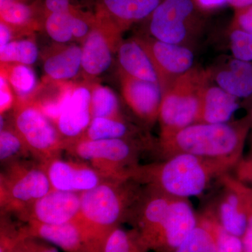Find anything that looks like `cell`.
I'll return each mask as SVG.
<instances>
[{"label": "cell", "mask_w": 252, "mask_h": 252, "mask_svg": "<svg viewBox=\"0 0 252 252\" xmlns=\"http://www.w3.org/2000/svg\"><path fill=\"white\" fill-rule=\"evenodd\" d=\"M238 162L179 154L162 161L139 164L130 178L170 196L189 199L201 195L212 181L230 173Z\"/></svg>", "instance_id": "1"}, {"label": "cell", "mask_w": 252, "mask_h": 252, "mask_svg": "<svg viewBox=\"0 0 252 252\" xmlns=\"http://www.w3.org/2000/svg\"><path fill=\"white\" fill-rule=\"evenodd\" d=\"M144 187L132 180H106L95 188L81 193L80 225L94 252H102L109 233L128 221Z\"/></svg>", "instance_id": "2"}, {"label": "cell", "mask_w": 252, "mask_h": 252, "mask_svg": "<svg viewBox=\"0 0 252 252\" xmlns=\"http://www.w3.org/2000/svg\"><path fill=\"white\" fill-rule=\"evenodd\" d=\"M252 127L244 117L225 124L195 123L155 144L162 159L179 154L205 158L232 160L243 157L245 142Z\"/></svg>", "instance_id": "3"}, {"label": "cell", "mask_w": 252, "mask_h": 252, "mask_svg": "<svg viewBox=\"0 0 252 252\" xmlns=\"http://www.w3.org/2000/svg\"><path fill=\"white\" fill-rule=\"evenodd\" d=\"M153 146L147 139L77 140L67 144L64 152L90 164L107 180H127L140 163L141 154Z\"/></svg>", "instance_id": "4"}, {"label": "cell", "mask_w": 252, "mask_h": 252, "mask_svg": "<svg viewBox=\"0 0 252 252\" xmlns=\"http://www.w3.org/2000/svg\"><path fill=\"white\" fill-rule=\"evenodd\" d=\"M211 81L208 68L195 65L162 93L158 119V140L166 139L196 123L202 94Z\"/></svg>", "instance_id": "5"}, {"label": "cell", "mask_w": 252, "mask_h": 252, "mask_svg": "<svg viewBox=\"0 0 252 252\" xmlns=\"http://www.w3.org/2000/svg\"><path fill=\"white\" fill-rule=\"evenodd\" d=\"M52 190L40 162L27 159L3 165L0 174L1 215H15L18 220L36 200Z\"/></svg>", "instance_id": "6"}, {"label": "cell", "mask_w": 252, "mask_h": 252, "mask_svg": "<svg viewBox=\"0 0 252 252\" xmlns=\"http://www.w3.org/2000/svg\"><path fill=\"white\" fill-rule=\"evenodd\" d=\"M143 23L144 34L191 48L203 33L205 18L194 0H162Z\"/></svg>", "instance_id": "7"}, {"label": "cell", "mask_w": 252, "mask_h": 252, "mask_svg": "<svg viewBox=\"0 0 252 252\" xmlns=\"http://www.w3.org/2000/svg\"><path fill=\"white\" fill-rule=\"evenodd\" d=\"M11 124L31 157L41 163L61 157L66 142L54 122L31 100L16 101Z\"/></svg>", "instance_id": "8"}, {"label": "cell", "mask_w": 252, "mask_h": 252, "mask_svg": "<svg viewBox=\"0 0 252 252\" xmlns=\"http://www.w3.org/2000/svg\"><path fill=\"white\" fill-rule=\"evenodd\" d=\"M122 34L112 25L96 17L81 46V73L87 81L92 82L110 67L113 55L117 54L122 42Z\"/></svg>", "instance_id": "9"}, {"label": "cell", "mask_w": 252, "mask_h": 252, "mask_svg": "<svg viewBox=\"0 0 252 252\" xmlns=\"http://www.w3.org/2000/svg\"><path fill=\"white\" fill-rule=\"evenodd\" d=\"M153 63L162 93L195 66L191 48L169 44L141 33L135 36Z\"/></svg>", "instance_id": "10"}, {"label": "cell", "mask_w": 252, "mask_h": 252, "mask_svg": "<svg viewBox=\"0 0 252 252\" xmlns=\"http://www.w3.org/2000/svg\"><path fill=\"white\" fill-rule=\"evenodd\" d=\"M41 164L53 190L82 193L109 180L90 164L77 158L64 160L60 157Z\"/></svg>", "instance_id": "11"}, {"label": "cell", "mask_w": 252, "mask_h": 252, "mask_svg": "<svg viewBox=\"0 0 252 252\" xmlns=\"http://www.w3.org/2000/svg\"><path fill=\"white\" fill-rule=\"evenodd\" d=\"M198 215L188 198H172L168 213L150 246L157 252H174L188 238Z\"/></svg>", "instance_id": "12"}, {"label": "cell", "mask_w": 252, "mask_h": 252, "mask_svg": "<svg viewBox=\"0 0 252 252\" xmlns=\"http://www.w3.org/2000/svg\"><path fill=\"white\" fill-rule=\"evenodd\" d=\"M81 207V193L51 190L19 219L24 223L61 225L77 220Z\"/></svg>", "instance_id": "13"}, {"label": "cell", "mask_w": 252, "mask_h": 252, "mask_svg": "<svg viewBox=\"0 0 252 252\" xmlns=\"http://www.w3.org/2000/svg\"><path fill=\"white\" fill-rule=\"evenodd\" d=\"M89 84H74L72 93L54 123L66 145L79 139L92 120Z\"/></svg>", "instance_id": "14"}, {"label": "cell", "mask_w": 252, "mask_h": 252, "mask_svg": "<svg viewBox=\"0 0 252 252\" xmlns=\"http://www.w3.org/2000/svg\"><path fill=\"white\" fill-rule=\"evenodd\" d=\"M121 89L126 103L146 126L154 125L158 119L162 99L159 84L129 77L119 71Z\"/></svg>", "instance_id": "15"}, {"label": "cell", "mask_w": 252, "mask_h": 252, "mask_svg": "<svg viewBox=\"0 0 252 252\" xmlns=\"http://www.w3.org/2000/svg\"><path fill=\"white\" fill-rule=\"evenodd\" d=\"M162 0H94L96 17L112 25L122 33L143 23Z\"/></svg>", "instance_id": "16"}, {"label": "cell", "mask_w": 252, "mask_h": 252, "mask_svg": "<svg viewBox=\"0 0 252 252\" xmlns=\"http://www.w3.org/2000/svg\"><path fill=\"white\" fill-rule=\"evenodd\" d=\"M208 69L212 81L230 94L243 99L252 96V61L224 56Z\"/></svg>", "instance_id": "17"}, {"label": "cell", "mask_w": 252, "mask_h": 252, "mask_svg": "<svg viewBox=\"0 0 252 252\" xmlns=\"http://www.w3.org/2000/svg\"><path fill=\"white\" fill-rule=\"evenodd\" d=\"M28 236L52 244L64 252H95L84 230L76 220L61 225L25 223Z\"/></svg>", "instance_id": "18"}, {"label": "cell", "mask_w": 252, "mask_h": 252, "mask_svg": "<svg viewBox=\"0 0 252 252\" xmlns=\"http://www.w3.org/2000/svg\"><path fill=\"white\" fill-rule=\"evenodd\" d=\"M240 107L241 102L238 97L212 79L202 94L196 123L225 124L231 122L232 117Z\"/></svg>", "instance_id": "19"}, {"label": "cell", "mask_w": 252, "mask_h": 252, "mask_svg": "<svg viewBox=\"0 0 252 252\" xmlns=\"http://www.w3.org/2000/svg\"><path fill=\"white\" fill-rule=\"evenodd\" d=\"M81 46L58 44L44 58V81L69 82L81 72Z\"/></svg>", "instance_id": "20"}, {"label": "cell", "mask_w": 252, "mask_h": 252, "mask_svg": "<svg viewBox=\"0 0 252 252\" xmlns=\"http://www.w3.org/2000/svg\"><path fill=\"white\" fill-rule=\"evenodd\" d=\"M117 54L119 71L135 79L159 84L153 63L135 37L122 40Z\"/></svg>", "instance_id": "21"}, {"label": "cell", "mask_w": 252, "mask_h": 252, "mask_svg": "<svg viewBox=\"0 0 252 252\" xmlns=\"http://www.w3.org/2000/svg\"><path fill=\"white\" fill-rule=\"evenodd\" d=\"M223 192L219 198L217 207H212L217 220L228 233L243 238L248 228V217L243 199L238 192L229 186L220 182Z\"/></svg>", "instance_id": "22"}, {"label": "cell", "mask_w": 252, "mask_h": 252, "mask_svg": "<svg viewBox=\"0 0 252 252\" xmlns=\"http://www.w3.org/2000/svg\"><path fill=\"white\" fill-rule=\"evenodd\" d=\"M0 22L11 28L15 34H31L43 23L37 0L31 4L18 1L0 5Z\"/></svg>", "instance_id": "23"}, {"label": "cell", "mask_w": 252, "mask_h": 252, "mask_svg": "<svg viewBox=\"0 0 252 252\" xmlns=\"http://www.w3.org/2000/svg\"><path fill=\"white\" fill-rule=\"evenodd\" d=\"M111 139L146 138L142 137L138 127L132 125L125 119L94 118L91 120L90 125L84 133L77 140H99Z\"/></svg>", "instance_id": "24"}, {"label": "cell", "mask_w": 252, "mask_h": 252, "mask_svg": "<svg viewBox=\"0 0 252 252\" xmlns=\"http://www.w3.org/2000/svg\"><path fill=\"white\" fill-rule=\"evenodd\" d=\"M215 221L212 208L198 215L193 231L174 252H217Z\"/></svg>", "instance_id": "25"}, {"label": "cell", "mask_w": 252, "mask_h": 252, "mask_svg": "<svg viewBox=\"0 0 252 252\" xmlns=\"http://www.w3.org/2000/svg\"><path fill=\"white\" fill-rule=\"evenodd\" d=\"M1 72L6 75L11 89L16 94V101L29 100L37 89L36 74L31 66L18 63H1Z\"/></svg>", "instance_id": "26"}, {"label": "cell", "mask_w": 252, "mask_h": 252, "mask_svg": "<svg viewBox=\"0 0 252 252\" xmlns=\"http://www.w3.org/2000/svg\"><path fill=\"white\" fill-rule=\"evenodd\" d=\"M91 112L94 118L125 119L121 112L117 94L107 86L90 82Z\"/></svg>", "instance_id": "27"}, {"label": "cell", "mask_w": 252, "mask_h": 252, "mask_svg": "<svg viewBox=\"0 0 252 252\" xmlns=\"http://www.w3.org/2000/svg\"><path fill=\"white\" fill-rule=\"evenodd\" d=\"M29 157H31V154L21 136L18 135L11 122L10 124L5 122L4 118L1 116L0 162L1 165L26 159Z\"/></svg>", "instance_id": "28"}, {"label": "cell", "mask_w": 252, "mask_h": 252, "mask_svg": "<svg viewBox=\"0 0 252 252\" xmlns=\"http://www.w3.org/2000/svg\"><path fill=\"white\" fill-rule=\"evenodd\" d=\"M150 251L138 232L118 226L106 239L102 252H148Z\"/></svg>", "instance_id": "29"}, {"label": "cell", "mask_w": 252, "mask_h": 252, "mask_svg": "<svg viewBox=\"0 0 252 252\" xmlns=\"http://www.w3.org/2000/svg\"><path fill=\"white\" fill-rule=\"evenodd\" d=\"M39 50L31 38L14 39L0 51V61L3 64L18 63L31 66L36 62Z\"/></svg>", "instance_id": "30"}, {"label": "cell", "mask_w": 252, "mask_h": 252, "mask_svg": "<svg viewBox=\"0 0 252 252\" xmlns=\"http://www.w3.org/2000/svg\"><path fill=\"white\" fill-rule=\"evenodd\" d=\"M74 10L68 12L50 14L43 19L42 25L46 33L57 44H69L74 40L73 11Z\"/></svg>", "instance_id": "31"}, {"label": "cell", "mask_w": 252, "mask_h": 252, "mask_svg": "<svg viewBox=\"0 0 252 252\" xmlns=\"http://www.w3.org/2000/svg\"><path fill=\"white\" fill-rule=\"evenodd\" d=\"M228 34L232 56L241 61H252V34L228 28Z\"/></svg>", "instance_id": "32"}, {"label": "cell", "mask_w": 252, "mask_h": 252, "mask_svg": "<svg viewBox=\"0 0 252 252\" xmlns=\"http://www.w3.org/2000/svg\"><path fill=\"white\" fill-rule=\"evenodd\" d=\"M220 180V182L229 186L236 190L243 199L248 217V225L246 230L252 233V187L237 180L234 176L230 173L222 176Z\"/></svg>", "instance_id": "33"}, {"label": "cell", "mask_w": 252, "mask_h": 252, "mask_svg": "<svg viewBox=\"0 0 252 252\" xmlns=\"http://www.w3.org/2000/svg\"><path fill=\"white\" fill-rule=\"evenodd\" d=\"M215 236L217 252H244L242 238L226 231L217 218L215 221Z\"/></svg>", "instance_id": "34"}, {"label": "cell", "mask_w": 252, "mask_h": 252, "mask_svg": "<svg viewBox=\"0 0 252 252\" xmlns=\"http://www.w3.org/2000/svg\"><path fill=\"white\" fill-rule=\"evenodd\" d=\"M37 3L43 19L50 14L68 12L80 8L73 3V0H37Z\"/></svg>", "instance_id": "35"}, {"label": "cell", "mask_w": 252, "mask_h": 252, "mask_svg": "<svg viewBox=\"0 0 252 252\" xmlns=\"http://www.w3.org/2000/svg\"><path fill=\"white\" fill-rule=\"evenodd\" d=\"M228 28L252 34V5L235 9L233 19Z\"/></svg>", "instance_id": "36"}, {"label": "cell", "mask_w": 252, "mask_h": 252, "mask_svg": "<svg viewBox=\"0 0 252 252\" xmlns=\"http://www.w3.org/2000/svg\"><path fill=\"white\" fill-rule=\"evenodd\" d=\"M6 75L1 72V75H0V113L1 115H4L5 113L14 108L16 104V99H15Z\"/></svg>", "instance_id": "37"}, {"label": "cell", "mask_w": 252, "mask_h": 252, "mask_svg": "<svg viewBox=\"0 0 252 252\" xmlns=\"http://www.w3.org/2000/svg\"><path fill=\"white\" fill-rule=\"evenodd\" d=\"M233 170L237 180L252 187V149L247 157L240 159Z\"/></svg>", "instance_id": "38"}, {"label": "cell", "mask_w": 252, "mask_h": 252, "mask_svg": "<svg viewBox=\"0 0 252 252\" xmlns=\"http://www.w3.org/2000/svg\"><path fill=\"white\" fill-rule=\"evenodd\" d=\"M24 243L27 252H59L52 244L35 237H27Z\"/></svg>", "instance_id": "39"}, {"label": "cell", "mask_w": 252, "mask_h": 252, "mask_svg": "<svg viewBox=\"0 0 252 252\" xmlns=\"http://www.w3.org/2000/svg\"><path fill=\"white\" fill-rule=\"evenodd\" d=\"M199 8L205 11H214L228 4V0H194Z\"/></svg>", "instance_id": "40"}, {"label": "cell", "mask_w": 252, "mask_h": 252, "mask_svg": "<svg viewBox=\"0 0 252 252\" xmlns=\"http://www.w3.org/2000/svg\"><path fill=\"white\" fill-rule=\"evenodd\" d=\"M15 35L14 32L11 28L4 23L0 22V51L6 47L13 41Z\"/></svg>", "instance_id": "41"}, {"label": "cell", "mask_w": 252, "mask_h": 252, "mask_svg": "<svg viewBox=\"0 0 252 252\" xmlns=\"http://www.w3.org/2000/svg\"><path fill=\"white\" fill-rule=\"evenodd\" d=\"M241 107L246 110L247 114L245 117L250 123L252 129V96L248 98L244 99L241 102Z\"/></svg>", "instance_id": "42"}, {"label": "cell", "mask_w": 252, "mask_h": 252, "mask_svg": "<svg viewBox=\"0 0 252 252\" xmlns=\"http://www.w3.org/2000/svg\"><path fill=\"white\" fill-rule=\"evenodd\" d=\"M228 4L234 10L241 9L252 5V0H228Z\"/></svg>", "instance_id": "43"}, {"label": "cell", "mask_w": 252, "mask_h": 252, "mask_svg": "<svg viewBox=\"0 0 252 252\" xmlns=\"http://www.w3.org/2000/svg\"><path fill=\"white\" fill-rule=\"evenodd\" d=\"M26 239V238H25ZM24 240H23L22 242L19 243V245L16 247V249L14 250L13 252H27V250H26V245H25Z\"/></svg>", "instance_id": "44"}, {"label": "cell", "mask_w": 252, "mask_h": 252, "mask_svg": "<svg viewBox=\"0 0 252 252\" xmlns=\"http://www.w3.org/2000/svg\"><path fill=\"white\" fill-rule=\"evenodd\" d=\"M251 149H252V132L251 135Z\"/></svg>", "instance_id": "45"}]
</instances>
